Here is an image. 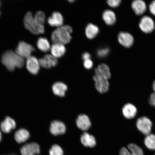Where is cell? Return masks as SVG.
I'll list each match as a JSON object with an SVG mask.
<instances>
[{
  "label": "cell",
  "mask_w": 155,
  "mask_h": 155,
  "mask_svg": "<svg viewBox=\"0 0 155 155\" xmlns=\"http://www.w3.org/2000/svg\"><path fill=\"white\" fill-rule=\"evenodd\" d=\"M73 29L68 25H63L54 30L52 33L51 39L54 43L64 45L69 43L71 39V34Z\"/></svg>",
  "instance_id": "cell-2"
},
{
  "label": "cell",
  "mask_w": 155,
  "mask_h": 155,
  "mask_svg": "<svg viewBox=\"0 0 155 155\" xmlns=\"http://www.w3.org/2000/svg\"><path fill=\"white\" fill-rule=\"evenodd\" d=\"M122 112L125 119L130 120L134 119L137 116V109L134 104L131 103H127L123 106Z\"/></svg>",
  "instance_id": "cell-10"
},
{
  "label": "cell",
  "mask_w": 155,
  "mask_h": 155,
  "mask_svg": "<svg viewBox=\"0 0 155 155\" xmlns=\"http://www.w3.org/2000/svg\"><path fill=\"white\" fill-rule=\"evenodd\" d=\"M24 24L25 28L34 34H43L45 32V28H40L36 24L34 17L30 12H28L25 15Z\"/></svg>",
  "instance_id": "cell-3"
},
{
  "label": "cell",
  "mask_w": 155,
  "mask_h": 155,
  "mask_svg": "<svg viewBox=\"0 0 155 155\" xmlns=\"http://www.w3.org/2000/svg\"><path fill=\"white\" fill-rule=\"evenodd\" d=\"M137 129L142 134L147 136L151 133L153 127V123L148 117L143 116L139 117L136 123Z\"/></svg>",
  "instance_id": "cell-4"
},
{
  "label": "cell",
  "mask_w": 155,
  "mask_h": 155,
  "mask_svg": "<svg viewBox=\"0 0 155 155\" xmlns=\"http://www.w3.org/2000/svg\"><path fill=\"white\" fill-rule=\"evenodd\" d=\"M21 155H39L40 154V145L35 142L27 143L20 148Z\"/></svg>",
  "instance_id": "cell-5"
},
{
  "label": "cell",
  "mask_w": 155,
  "mask_h": 155,
  "mask_svg": "<svg viewBox=\"0 0 155 155\" xmlns=\"http://www.w3.org/2000/svg\"><path fill=\"white\" fill-rule=\"evenodd\" d=\"M66 129L65 126L63 122L57 120L52 122L50 127V133L55 136L63 134Z\"/></svg>",
  "instance_id": "cell-14"
},
{
  "label": "cell",
  "mask_w": 155,
  "mask_h": 155,
  "mask_svg": "<svg viewBox=\"0 0 155 155\" xmlns=\"http://www.w3.org/2000/svg\"><path fill=\"white\" fill-rule=\"evenodd\" d=\"M152 88L153 90L154 91L153 92L155 93V80L154 81V82H153L152 84Z\"/></svg>",
  "instance_id": "cell-37"
},
{
  "label": "cell",
  "mask_w": 155,
  "mask_h": 155,
  "mask_svg": "<svg viewBox=\"0 0 155 155\" xmlns=\"http://www.w3.org/2000/svg\"><path fill=\"white\" fill-rule=\"evenodd\" d=\"M37 46L40 51L43 52L48 51L50 50L51 47L47 39L43 37H40L38 39Z\"/></svg>",
  "instance_id": "cell-25"
},
{
  "label": "cell",
  "mask_w": 155,
  "mask_h": 155,
  "mask_svg": "<svg viewBox=\"0 0 155 155\" xmlns=\"http://www.w3.org/2000/svg\"><path fill=\"white\" fill-rule=\"evenodd\" d=\"M81 141L82 144L86 147L93 148L96 144L95 137L93 135L87 133H83L81 136Z\"/></svg>",
  "instance_id": "cell-21"
},
{
  "label": "cell",
  "mask_w": 155,
  "mask_h": 155,
  "mask_svg": "<svg viewBox=\"0 0 155 155\" xmlns=\"http://www.w3.org/2000/svg\"><path fill=\"white\" fill-rule=\"evenodd\" d=\"M119 155H144L142 149L134 143L127 145V148L122 147L120 150Z\"/></svg>",
  "instance_id": "cell-7"
},
{
  "label": "cell",
  "mask_w": 155,
  "mask_h": 155,
  "mask_svg": "<svg viewBox=\"0 0 155 155\" xmlns=\"http://www.w3.org/2000/svg\"><path fill=\"white\" fill-rule=\"evenodd\" d=\"M118 40L120 44L127 48L131 47L134 42L133 36L126 32H120L118 35Z\"/></svg>",
  "instance_id": "cell-13"
},
{
  "label": "cell",
  "mask_w": 155,
  "mask_h": 155,
  "mask_svg": "<svg viewBox=\"0 0 155 155\" xmlns=\"http://www.w3.org/2000/svg\"><path fill=\"white\" fill-rule=\"evenodd\" d=\"M36 24L40 28H45L44 24L45 21V15L43 12L38 11L34 17Z\"/></svg>",
  "instance_id": "cell-27"
},
{
  "label": "cell",
  "mask_w": 155,
  "mask_h": 155,
  "mask_svg": "<svg viewBox=\"0 0 155 155\" xmlns=\"http://www.w3.org/2000/svg\"><path fill=\"white\" fill-rule=\"evenodd\" d=\"M44 58L48 61L51 67H55L57 65L58 63L57 58L54 57L51 54H46L44 56Z\"/></svg>",
  "instance_id": "cell-29"
},
{
  "label": "cell",
  "mask_w": 155,
  "mask_h": 155,
  "mask_svg": "<svg viewBox=\"0 0 155 155\" xmlns=\"http://www.w3.org/2000/svg\"><path fill=\"white\" fill-rule=\"evenodd\" d=\"M0 15H1V12H0Z\"/></svg>",
  "instance_id": "cell-41"
},
{
  "label": "cell",
  "mask_w": 155,
  "mask_h": 155,
  "mask_svg": "<svg viewBox=\"0 0 155 155\" xmlns=\"http://www.w3.org/2000/svg\"><path fill=\"white\" fill-rule=\"evenodd\" d=\"M94 65L93 61L91 59L86 60L84 61L83 65L85 68L87 69H90L92 68Z\"/></svg>",
  "instance_id": "cell-33"
},
{
  "label": "cell",
  "mask_w": 155,
  "mask_h": 155,
  "mask_svg": "<svg viewBox=\"0 0 155 155\" xmlns=\"http://www.w3.org/2000/svg\"><path fill=\"white\" fill-rule=\"evenodd\" d=\"M144 144L145 147L149 150H155V134L150 133L145 136Z\"/></svg>",
  "instance_id": "cell-26"
},
{
  "label": "cell",
  "mask_w": 155,
  "mask_h": 155,
  "mask_svg": "<svg viewBox=\"0 0 155 155\" xmlns=\"http://www.w3.org/2000/svg\"><path fill=\"white\" fill-rule=\"evenodd\" d=\"M68 2L70 3H73L74 2V0H69Z\"/></svg>",
  "instance_id": "cell-39"
},
{
  "label": "cell",
  "mask_w": 155,
  "mask_h": 155,
  "mask_svg": "<svg viewBox=\"0 0 155 155\" xmlns=\"http://www.w3.org/2000/svg\"><path fill=\"white\" fill-rule=\"evenodd\" d=\"M131 7L135 14L142 15L146 10L147 6L145 2L141 0H135L131 4Z\"/></svg>",
  "instance_id": "cell-20"
},
{
  "label": "cell",
  "mask_w": 155,
  "mask_h": 155,
  "mask_svg": "<svg viewBox=\"0 0 155 155\" xmlns=\"http://www.w3.org/2000/svg\"><path fill=\"white\" fill-rule=\"evenodd\" d=\"M139 26L143 32L149 34L154 30L155 24L153 20L150 17L145 16L141 19Z\"/></svg>",
  "instance_id": "cell-8"
},
{
  "label": "cell",
  "mask_w": 155,
  "mask_h": 155,
  "mask_svg": "<svg viewBox=\"0 0 155 155\" xmlns=\"http://www.w3.org/2000/svg\"><path fill=\"white\" fill-rule=\"evenodd\" d=\"M121 2L120 0H108L107 1L108 5L112 8L119 6Z\"/></svg>",
  "instance_id": "cell-32"
},
{
  "label": "cell",
  "mask_w": 155,
  "mask_h": 155,
  "mask_svg": "<svg viewBox=\"0 0 155 155\" xmlns=\"http://www.w3.org/2000/svg\"><path fill=\"white\" fill-rule=\"evenodd\" d=\"M48 22L50 26L57 28L63 26L64 18L63 15L59 12H54L51 16L48 17Z\"/></svg>",
  "instance_id": "cell-12"
},
{
  "label": "cell",
  "mask_w": 155,
  "mask_h": 155,
  "mask_svg": "<svg viewBox=\"0 0 155 155\" xmlns=\"http://www.w3.org/2000/svg\"><path fill=\"white\" fill-rule=\"evenodd\" d=\"M96 88L101 94L107 92L109 88V83L108 79L95 75L94 78Z\"/></svg>",
  "instance_id": "cell-9"
},
{
  "label": "cell",
  "mask_w": 155,
  "mask_h": 155,
  "mask_svg": "<svg viewBox=\"0 0 155 155\" xmlns=\"http://www.w3.org/2000/svg\"><path fill=\"white\" fill-rule=\"evenodd\" d=\"M49 155H63L64 151L61 147L54 144L51 147L49 151Z\"/></svg>",
  "instance_id": "cell-28"
},
{
  "label": "cell",
  "mask_w": 155,
  "mask_h": 155,
  "mask_svg": "<svg viewBox=\"0 0 155 155\" xmlns=\"http://www.w3.org/2000/svg\"><path fill=\"white\" fill-rule=\"evenodd\" d=\"M78 127L81 130L86 131L91 127V122L89 117L85 115H81L78 117L76 120Z\"/></svg>",
  "instance_id": "cell-17"
},
{
  "label": "cell",
  "mask_w": 155,
  "mask_h": 155,
  "mask_svg": "<svg viewBox=\"0 0 155 155\" xmlns=\"http://www.w3.org/2000/svg\"><path fill=\"white\" fill-rule=\"evenodd\" d=\"M82 58L84 61H86V60L91 59V54L88 53V52H86L83 53L82 56Z\"/></svg>",
  "instance_id": "cell-36"
},
{
  "label": "cell",
  "mask_w": 155,
  "mask_h": 155,
  "mask_svg": "<svg viewBox=\"0 0 155 155\" xmlns=\"http://www.w3.org/2000/svg\"><path fill=\"white\" fill-rule=\"evenodd\" d=\"M2 63L10 71L15 70V68H21L24 66L25 60L15 52L9 50L5 51L2 56Z\"/></svg>",
  "instance_id": "cell-1"
},
{
  "label": "cell",
  "mask_w": 155,
  "mask_h": 155,
  "mask_svg": "<svg viewBox=\"0 0 155 155\" xmlns=\"http://www.w3.org/2000/svg\"><path fill=\"white\" fill-rule=\"evenodd\" d=\"M95 71V75L104 78L108 80L111 77L110 68L105 64H100L96 68Z\"/></svg>",
  "instance_id": "cell-19"
},
{
  "label": "cell",
  "mask_w": 155,
  "mask_h": 155,
  "mask_svg": "<svg viewBox=\"0 0 155 155\" xmlns=\"http://www.w3.org/2000/svg\"><path fill=\"white\" fill-rule=\"evenodd\" d=\"M1 1H0V6H1Z\"/></svg>",
  "instance_id": "cell-40"
},
{
  "label": "cell",
  "mask_w": 155,
  "mask_h": 155,
  "mask_svg": "<svg viewBox=\"0 0 155 155\" xmlns=\"http://www.w3.org/2000/svg\"><path fill=\"white\" fill-rule=\"evenodd\" d=\"M102 18L107 25H112L115 24L116 21V16L115 13L111 10H106L103 13Z\"/></svg>",
  "instance_id": "cell-24"
},
{
  "label": "cell",
  "mask_w": 155,
  "mask_h": 155,
  "mask_svg": "<svg viewBox=\"0 0 155 155\" xmlns=\"http://www.w3.org/2000/svg\"><path fill=\"white\" fill-rule=\"evenodd\" d=\"M154 155H155V154Z\"/></svg>",
  "instance_id": "cell-42"
},
{
  "label": "cell",
  "mask_w": 155,
  "mask_h": 155,
  "mask_svg": "<svg viewBox=\"0 0 155 155\" xmlns=\"http://www.w3.org/2000/svg\"><path fill=\"white\" fill-rule=\"evenodd\" d=\"M85 32L87 37L92 39L97 35L99 32V28L96 25L90 23L87 25Z\"/></svg>",
  "instance_id": "cell-23"
},
{
  "label": "cell",
  "mask_w": 155,
  "mask_h": 155,
  "mask_svg": "<svg viewBox=\"0 0 155 155\" xmlns=\"http://www.w3.org/2000/svg\"><path fill=\"white\" fill-rule=\"evenodd\" d=\"M67 89V85L64 83L60 82L54 83L52 87V90L54 94L60 97L64 96Z\"/></svg>",
  "instance_id": "cell-22"
},
{
  "label": "cell",
  "mask_w": 155,
  "mask_h": 155,
  "mask_svg": "<svg viewBox=\"0 0 155 155\" xmlns=\"http://www.w3.org/2000/svg\"><path fill=\"white\" fill-rule=\"evenodd\" d=\"M149 104L152 106L155 107V93L153 92L150 94L149 100Z\"/></svg>",
  "instance_id": "cell-34"
},
{
  "label": "cell",
  "mask_w": 155,
  "mask_h": 155,
  "mask_svg": "<svg viewBox=\"0 0 155 155\" xmlns=\"http://www.w3.org/2000/svg\"><path fill=\"white\" fill-rule=\"evenodd\" d=\"M51 55L56 58H59L63 57L66 51V48L64 45L54 43L50 48Z\"/></svg>",
  "instance_id": "cell-18"
},
{
  "label": "cell",
  "mask_w": 155,
  "mask_h": 155,
  "mask_svg": "<svg viewBox=\"0 0 155 155\" xmlns=\"http://www.w3.org/2000/svg\"><path fill=\"white\" fill-rule=\"evenodd\" d=\"M26 68L28 71L33 75L38 74L40 69L38 60L34 56H31L27 58Z\"/></svg>",
  "instance_id": "cell-11"
},
{
  "label": "cell",
  "mask_w": 155,
  "mask_h": 155,
  "mask_svg": "<svg viewBox=\"0 0 155 155\" xmlns=\"http://www.w3.org/2000/svg\"><path fill=\"white\" fill-rule=\"evenodd\" d=\"M38 61L40 66H41L42 68H45L49 69L51 67L48 61L44 57L39 59Z\"/></svg>",
  "instance_id": "cell-31"
},
{
  "label": "cell",
  "mask_w": 155,
  "mask_h": 155,
  "mask_svg": "<svg viewBox=\"0 0 155 155\" xmlns=\"http://www.w3.org/2000/svg\"><path fill=\"white\" fill-rule=\"evenodd\" d=\"M16 127V123L12 118L7 116L1 124L2 130L4 133H9Z\"/></svg>",
  "instance_id": "cell-15"
},
{
  "label": "cell",
  "mask_w": 155,
  "mask_h": 155,
  "mask_svg": "<svg viewBox=\"0 0 155 155\" xmlns=\"http://www.w3.org/2000/svg\"><path fill=\"white\" fill-rule=\"evenodd\" d=\"M15 141L19 144H22L28 141L30 137V134L27 130L20 129L17 130L15 134Z\"/></svg>",
  "instance_id": "cell-16"
},
{
  "label": "cell",
  "mask_w": 155,
  "mask_h": 155,
  "mask_svg": "<svg viewBox=\"0 0 155 155\" xmlns=\"http://www.w3.org/2000/svg\"><path fill=\"white\" fill-rule=\"evenodd\" d=\"M2 140V134L1 131H0V143L1 142V141Z\"/></svg>",
  "instance_id": "cell-38"
},
{
  "label": "cell",
  "mask_w": 155,
  "mask_h": 155,
  "mask_svg": "<svg viewBox=\"0 0 155 155\" xmlns=\"http://www.w3.org/2000/svg\"><path fill=\"white\" fill-rule=\"evenodd\" d=\"M33 46L24 41L19 42L15 50V53L23 58L30 57L32 52L35 51Z\"/></svg>",
  "instance_id": "cell-6"
},
{
  "label": "cell",
  "mask_w": 155,
  "mask_h": 155,
  "mask_svg": "<svg viewBox=\"0 0 155 155\" xmlns=\"http://www.w3.org/2000/svg\"><path fill=\"white\" fill-rule=\"evenodd\" d=\"M110 50L109 48H99L97 51V55L98 57L104 58L107 56L109 54Z\"/></svg>",
  "instance_id": "cell-30"
},
{
  "label": "cell",
  "mask_w": 155,
  "mask_h": 155,
  "mask_svg": "<svg viewBox=\"0 0 155 155\" xmlns=\"http://www.w3.org/2000/svg\"><path fill=\"white\" fill-rule=\"evenodd\" d=\"M150 9L151 13L155 16V1H153L150 3Z\"/></svg>",
  "instance_id": "cell-35"
}]
</instances>
